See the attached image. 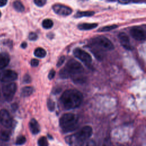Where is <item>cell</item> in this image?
Here are the masks:
<instances>
[{
  "label": "cell",
  "mask_w": 146,
  "mask_h": 146,
  "mask_svg": "<svg viewBox=\"0 0 146 146\" xmlns=\"http://www.w3.org/2000/svg\"><path fill=\"white\" fill-rule=\"evenodd\" d=\"M52 9L56 14L62 16H67L71 14L72 11L70 7L61 4H55L53 5Z\"/></svg>",
  "instance_id": "obj_10"
},
{
  "label": "cell",
  "mask_w": 146,
  "mask_h": 146,
  "mask_svg": "<svg viewBox=\"0 0 146 146\" xmlns=\"http://www.w3.org/2000/svg\"><path fill=\"white\" fill-rule=\"evenodd\" d=\"M90 44L91 46L96 48V50L109 51L114 48V46L111 41L103 36H99L92 38L90 41Z\"/></svg>",
  "instance_id": "obj_5"
},
{
  "label": "cell",
  "mask_w": 146,
  "mask_h": 146,
  "mask_svg": "<svg viewBox=\"0 0 146 146\" xmlns=\"http://www.w3.org/2000/svg\"><path fill=\"white\" fill-rule=\"evenodd\" d=\"M34 55L35 56L39 58H43L46 55V51L44 49L41 47H38L34 50Z\"/></svg>",
  "instance_id": "obj_18"
},
{
  "label": "cell",
  "mask_w": 146,
  "mask_h": 146,
  "mask_svg": "<svg viewBox=\"0 0 146 146\" xmlns=\"http://www.w3.org/2000/svg\"><path fill=\"white\" fill-rule=\"evenodd\" d=\"M60 101L65 110L74 109L79 107L82 103L83 95L75 89L67 90L61 95Z\"/></svg>",
  "instance_id": "obj_1"
},
{
  "label": "cell",
  "mask_w": 146,
  "mask_h": 146,
  "mask_svg": "<svg viewBox=\"0 0 146 146\" xmlns=\"http://www.w3.org/2000/svg\"><path fill=\"white\" fill-rule=\"evenodd\" d=\"M119 2L121 4H127V3H130V1H128V0H121V1H119Z\"/></svg>",
  "instance_id": "obj_34"
},
{
  "label": "cell",
  "mask_w": 146,
  "mask_h": 146,
  "mask_svg": "<svg viewBox=\"0 0 146 146\" xmlns=\"http://www.w3.org/2000/svg\"><path fill=\"white\" fill-rule=\"evenodd\" d=\"M34 92V88L31 86H26L22 88L21 95L23 97H27L31 95Z\"/></svg>",
  "instance_id": "obj_16"
},
{
  "label": "cell",
  "mask_w": 146,
  "mask_h": 146,
  "mask_svg": "<svg viewBox=\"0 0 146 146\" xmlns=\"http://www.w3.org/2000/svg\"><path fill=\"white\" fill-rule=\"evenodd\" d=\"M31 80V77L28 74H26L24 76H23V82L24 83H30Z\"/></svg>",
  "instance_id": "obj_29"
},
{
  "label": "cell",
  "mask_w": 146,
  "mask_h": 146,
  "mask_svg": "<svg viewBox=\"0 0 146 146\" xmlns=\"http://www.w3.org/2000/svg\"><path fill=\"white\" fill-rule=\"evenodd\" d=\"M18 78L17 73L11 70H6L1 74L0 80L3 83H11Z\"/></svg>",
  "instance_id": "obj_9"
},
{
  "label": "cell",
  "mask_w": 146,
  "mask_h": 146,
  "mask_svg": "<svg viewBox=\"0 0 146 146\" xmlns=\"http://www.w3.org/2000/svg\"><path fill=\"white\" fill-rule=\"evenodd\" d=\"M81 146H96V144L94 140L88 139L84 142Z\"/></svg>",
  "instance_id": "obj_26"
},
{
  "label": "cell",
  "mask_w": 146,
  "mask_h": 146,
  "mask_svg": "<svg viewBox=\"0 0 146 146\" xmlns=\"http://www.w3.org/2000/svg\"><path fill=\"white\" fill-rule=\"evenodd\" d=\"M0 78H1V74H0Z\"/></svg>",
  "instance_id": "obj_37"
},
{
  "label": "cell",
  "mask_w": 146,
  "mask_h": 146,
  "mask_svg": "<svg viewBox=\"0 0 146 146\" xmlns=\"http://www.w3.org/2000/svg\"><path fill=\"white\" fill-rule=\"evenodd\" d=\"M117 27V26L116 25H108L106 26L102 27L98 30V31L99 32H106V31H109L111 30H112L116 28Z\"/></svg>",
  "instance_id": "obj_20"
},
{
  "label": "cell",
  "mask_w": 146,
  "mask_h": 146,
  "mask_svg": "<svg viewBox=\"0 0 146 146\" xmlns=\"http://www.w3.org/2000/svg\"><path fill=\"white\" fill-rule=\"evenodd\" d=\"M42 25L43 28L46 29H49L52 27L53 22L50 19H46L43 21Z\"/></svg>",
  "instance_id": "obj_21"
},
{
  "label": "cell",
  "mask_w": 146,
  "mask_h": 146,
  "mask_svg": "<svg viewBox=\"0 0 146 146\" xmlns=\"http://www.w3.org/2000/svg\"><path fill=\"white\" fill-rule=\"evenodd\" d=\"M26 141V139L24 136H19V137H17L16 141H15V144L16 145H22L25 144Z\"/></svg>",
  "instance_id": "obj_25"
},
{
  "label": "cell",
  "mask_w": 146,
  "mask_h": 146,
  "mask_svg": "<svg viewBox=\"0 0 146 146\" xmlns=\"http://www.w3.org/2000/svg\"><path fill=\"white\" fill-rule=\"evenodd\" d=\"M92 134V128L88 125L84 126L78 132L66 136L65 141L70 146H81L88 140Z\"/></svg>",
  "instance_id": "obj_2"
},
{
  "label": "cell",
  "mask_w": 146,
  "mask_h": 146,
  "mask_svg": "<svg viewBox=\"0 0 146 146\" xmlns=\"http://www.w3.org/2000/svg\"><path fill=\"white\" fill-rule=\"evenodd\" d=\"M10 137V133L9 131H2L1 133V139L4 141H7L9 140Z\"/></svg>",
  "instance_id": "obj_22"
},
{
  "label": "cell",
  "mask_w": 146,
  "mask_h": 146,
  "mask_svg": "<svg viewBox=\"0 0 146 146\" xmlns=\"http://www.w3.org/2000/svg\"><path fill=\"white\" fill-rule=\"evenodd\" d=\"M98 26V24L96 23H82L78 25V28L81 30H89L95 29Z\"/></svg>",
  "instance_id": "obj_15"
},
{
  "label": "cell",
  "mask_w": 146,
  "mask_h": 146,
  "mask_svg": "<svg viewBox=\"0 0 146 146\" xmlns=\"http://www.w3.org/2000/svg\"><path fill=\"white\" fill-rule=\"evenodd\" d=\"M10 62V57L6 52L0 53V69L5 68Z\"/></svg>",
  "instance_id": "obj_14"
},
{
  "label": "cell",
  "mask_w": 146,
  "mask_h": 146,
  "mask_svg": "<svg viewBox=\"0 0 146 146\" xmlns=\"http://www.w3.org/2000/svg\"><path fill=\"white\" fill-rule=\"evenodd\" d=\"M0 123L6 128H10L12 126V118L6 110L2 109L0 111Z\"/></svg>",
  "instance_id": "obj_8"
},
{
  "label": "cell",
  "mask_w": 146,
  "mask_h": 146,
  "mask_svg": "<svg viewBox=\"0 0 146 146\" xmlns=\"http://www.w3.org/2000/svg\"><path fill=\"white\" fill-rule=\"evenodd\" d=\"M2 90L5 99L7 101H10L13 99L17 91V85L14 82L7 83L2 87Z\"/></svg>",
  "instance_id": "obj_6"
},
{
  "label": "cell",
  "mask_w": 146,
  "mask_h": 146,
  "mask_svg": "<svg viewBox=\"0 0 146 146\" xmlns=\"http://www.w3.org/2000/svg\"><path fill=\"white\" fill-rule=\"evenodd\" d=\"M47 107L48 109L49 110V111H53L55 109V103L51 99H48L47 102Z\"/></svg>",
  "instance_id": "obj_24"
},
{
  "label": "cell",
  "mask_w": 146,
  "mask_h": 146,
  "mask_svg": "<svg viewBox=\"0 0 146 146\" xmlns=\"http://www.w3.org/2000/svg\"><path fill=\"white\" fill-rule=\"evenodd\" d=\"M29 128L33 135L38 134L40 131L39 124L35 119H31L30 121Z\"/></svg>",
  "instance_id": "obj_13"
},
{
  "label": "cell",
  "mask_w": 146,
  "mask_h": 146,
  "mask_svg": "<svg viewBox=\"0 0 146 146\" xmlns=\"http://www.w3.org/2000/svg\"><path fill=\"white\" fill-rule=\"evenodd\" d=\"M59 125L65 133L74 131L78 125V116L72 113H64L59 119Z\"/></svg>",
  "instance_id": "obj_4"
},
{
  "label": "cell",
  "mask_w": 146,
  "mask_h": 146,
  "mask_svg": "<svg viewBox=\"0 0 146 146\" xmlns=\"http://www.w3.org/2000/svg\"><path fill=\"white\" fill-rule=\"evenodd\" d=\"M64 60H65V56H60V57L59 58V60H58L57 63H56L57 67H60V66H61L63 64V63H64Z\"/></svg>",
  "instance_id": "obj_30"
},
{
  "label": "cell",
  "mask_w": 146,
  "mask_h": 146,
  "mask_svg": "<svg viewBox=\"0 0 146 146\" xmlns=\"http://www.w3.org/2000/svg\"><path fill=\"white\" fill-rule=\"evenodd\" d=\"M95 13L92 11H78L75 14L74 17L76 18H79L83 17H91Z\"/></svg>",
  "instance_id": "obj_17"
},
{
  "label": "cell",
  "mask_w": 146,
  "mask_h": 146,
  "mask_svg": "<svg viewBox=\"0 0 146 146\" xmlns=\"http://www.w3.org/2000/svg\"><path fill=\"white\" fill-rule=\"evenodd\" d=\"M118 38L121 45L127 50H132L133 47L131 44L128 35L125 33H120L118 35Z\"/></svg>",
  "instance_id": "obj_12"
},
{
  "label": "cell",
  "mask_w": 146,
  "mask_h": 146,
  "mask_svg": "<svg viewBox=\"0 0 146 146\" xmlns=\"http://www.w3.org/2000/svg\"><path fill=\"white\" fill-rule=\"evenodd\" d=\"M131 36L136 40H144L145 39V32L144 29L140 27H133L130 30Z\"/></svg>",
  "instance_id": "obj_11"
},
{
  "label": "cell",
  "mask_w": 146,
  "mask_h": 146,
  "mask_svg": "<svg viewBox=\"0 0 146 146\" xmlns=\"http://www.w3.org/2000/svg\"><path fill=\"white\" fill-rule=\"evenodd\" d=\"M34 2L36 6L39 7H41V6H43L46 3V0H35Z\"/></svg>",
  "instance_id": "obj_27"
},
{
  "label": "cell",
  "mask_w": 146,
  "mask_h": 146,
  "mask_svg": "<svg viewBox=\"0 0 146 146\" xmlns=\"http://www.w3.org/2000/svg\"><path fill=\"white\" fill-rule=\"evenodd\" d=\"M38 38V36L35 33H33V32H31L29 33V39L30 40H36Z\"/></svg>",
  "instance_id": "obj_28"
},
{
  "label": "cell",
  "mask_w": 146,
  "mask_h": 146,
  "mask_svg": "<svg viewBox=\"0 0 146 146\" xmlns=\"http://www.w3.org/2000/svg\"><path fill=\"white\" fill-rule=\"evenodd\" d=\"M39 64V60L36 59H33L31 60V65L33 67H36Z\"/></svg>",
  "instance_id": "obj_31"
},
{
  "label": "cell",
  "mask_w": 146,
  "mask_h": 146,
  "mask_svg": "<svg viewBox=\"0 0 146 146\" xmlns=\"http://www.w3.org/2000/svg\"><path fill=\"white\" fill-rule=\"evenodd\" d=\"M38 146H48V143L45 136L40 137L38 140Z\"/></svg>",
  "instance_id": "obj_23"
},
{
  "label": "cell",
  "mask_w": 146,
  "mask_h": 146,
  "mask_svg": "<svg viewBox=\"0 0 146 146\" xmlns=\"http://www.w3.org/2000/svg\"><path fill=\"white\" fill-rule=\"evenodd\" d=\"M84 68L82 64L75 59H70L66 63V66L60 70L59 75L62 79L68 78H74L83 75Z\"/></svg>",
  "instance_id": "obj_3"
},
{
  "label": "cell",
  "mask_w": 146,
  "mask_h": 146,
  "mask_svg": "<svg viewBox=\"0 0 146 146\" xmlns=\"http://www.w3.org/2000/svg\"><path fill=\"white\" fill-rule=\"evenodd\" d=\"M13 7L15 10L18 12H22L25 10L23 5L19 1H14L13 2Z\"/></svg>",
  "instance_id": "obj_19"
},
{
  "label": "cell",
  "mask_w": 146,
  "mask_h": 146,
  "mask_svg": "<svg viewBox=\"0 0 146 146\" xmlns=\"http://www.w3.org/2000/svg\"><path fill=\"white\" fill-rule=\"evenodd\" d=\"M7 1L6 0H0V7H3L6 5Z\"/></svg>",
  "instance_id": "obj_33"
},
{
  "label": "cell",
  "mask_w": 146,
  "mask_h": 146,
  "mask_svg": "<svg viewBox=\"0 0 146 146\" xmlns=\"http://www.w3.org/2000/svg\"><path fill=\"white\" fill-rule=\"evenodd\" d=\"M73 53L76 58L79 59L86 64H90L92 62L91 55L88 52L80 48H75L73 51Z\"/></svg>",
  "instance_id": "obj_7"
},
{
  "label": "cell",
  "mask_w": 146,
  "mask_h": 146,
  "mask_svg": "<svg viewBox=\"0 0 146 146\" xmlns=\"http://www.w3.org/2000/svg\"><path fill=\"white\" fill-rule=\"evenodd\" d=\"M55 75V71L54 70H51L50 72H49V74H48V78L49 79H52L54 78V76Z\"/></svg>",
  "instance_id": "obj_32"
},
{
  "label": "cell",
  "mask_w": 146,
  "mask_h": 146,
  "mask_svg": "<svg viewBox=\"0 0 146 146\" xmlns=\"http://www.w3.org/2000/svg\"><path fill=\"white\" fill-rule=\"evenodd\" d=\"M1 17V11H0V17Z\"/></svg>",
  "instance_id": "obj_36"
},
{
  "label": "cell",
  "mask_w": 146,
  "mask_h": 146,
  "mask_svg": "<svg viewBox=\"0 0 146 146\" xmlns=\"http://www.w3.org/2000/svg\"><path fill=\"white\" fill-rule=\"evenodd\" d=\"M21 46L22 48H25L27 47V43H26V42H23V43L21 44Z\"/></svg>",
  "instance_id": "obj_35"
}]
</instances>
